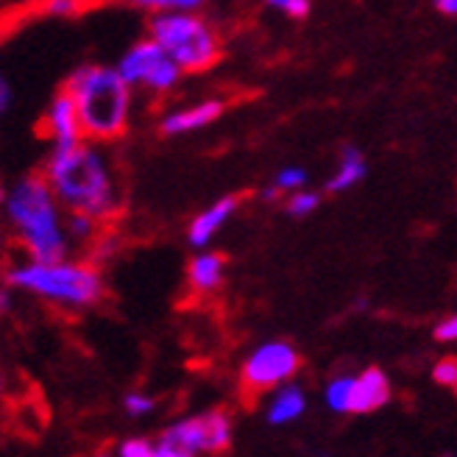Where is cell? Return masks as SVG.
Instances as JSON below:
<instances>
[{"instance_id": "obj_23", "label": "cell", "mask_w": 457, "mask_h": 457, "mask_svg": "<svg viewBox=\"0 0 457 457\" xmlns=\"http://www.w3.org/2000/svg\"><path fill=\"white\" fill-rule=\"evenodd\" d=\"M265 6L273 12H282L290 20H304L312 9L310 0H265Z\"/></svg>"}, {"instance_id": "obj_26", "label": "cell", "mask_w": 457, "mask_h": 457, "mask_svg": "<svg viewBox=\"0 0 457 457\" xmlns=\"http://www.w3.org/2000/svg\"><path fill=\"white\" fill-rule=\"evenodd\" d=\"M154 457H193V454H190V452H185V449H179V446H173V444L156 441Z\"/></svg>"}, {"instance_id": "obj_22", "label": "cell", "mask_w": 457, "mask_h": 457, "mask_svg": "<svg viewBox=\"0 0 457 457\" xmlns=\"http://www.w3.org/2000/svg\"><path fill=\"white\" fill-rule=\"evenodd\" d=\"M154 449L156 444L143 438V436H134V438H126L120 441L118 452H114V457H154Z\"/></svg>"}, {"instance_id": "obj_14", "label": "cell", "mask_w": 457, "mask_h": 457, "mask_svg": "<svg viewBox=\"0 0 457 457\" xmlns=\"http://www.w3.org/2000/svg\"><path fill=\"white\" fill-rule=\"evenodd\" d=\"M304 410H307V394L299 385L285 382L270 394L268 407H265V419L273 427H285V424L299 421L304 416Z\"/></svg>"}, {"instance_id": "obj_28", "label": "cell", "mask_w": 457, "mask_h": 457, "mask_svg": "<svg viewBox=\"0 0 457 457\" xmlns=\"http://www.w3.org/2000/svg\"><path fill=\"white\" fill-rule=\"evenodd\" d=\"M436 9L446 17H457V0H436Z\"/></svg>"}, {"instance_id": "obj_17", "label": "cell", "mask_w": 457, "mask_h": 457, "mask_svg": "<svg viewBox=\"0 0 457 457\" xmlns=\"http://www.w3.org/2000/svg\"><path fill=\"white\" fill-rule=\"evenodd\" d=\"M137 9L148 14H173V12H201L207 0H131Z\"/></svg>"}, {"instance_id": "obj_30", "label": "cell", "mask_w": 457, "mask_h": 457, "mask_svg": "<svg viewBox=\"0 0 457 457\" xmlns=\"http://www.w3.org/2000/svg\"><path fill=\"white\" fill-rule=\"evenodd\" d=\"M260 195H262V201H277L282 193H279L277 187H273V185H268V187H262V193H260Z\"/></svg>"}, {"instance_id": "obj_10", "label": "cell", "mask_w": 457, "mask_h": 457, "mask_svg": "<svg viewBox=\"0 0 457 457\" xmlns=\"http://www.w3.org/2000/svg\"><path fill=\"white\" fill-rule=\"evenodd\" d=\"M226 112V101L223 98H201L185 106H173L168 112L159 114V134L162 137H185L193 131H201L212 123H218Z\"/></svg>"}, {"instance_id": "obj_27", "label": "cell", "mask_w": 457, "mask_h": 457, "mask_svg": "<svg viewBox=\"0 0 457 457\" xmlns=\"http://www.w3.org/2000/svg\"><path fill=\"white\" fill-rule=\"evenodd\" d=\"M12 101H14L12 84L6 81V76H4V73H0V114H6V112H9Z\"/></svg>"}, {"instance_id": "obj_7", "label": "cell", "mask_w": 457, "mask_h": 457, "mask_svg": "<svg viewBox=\"0 0 457 457\" xmlns=\"http://www.w3.org/2000/svg\"><path fill=\"white\" fill-rule=\"evenodd\" d=\"M232 438H235V424L223 410H207V413L179 419L168 424L162 429V436H159V441L185 449L193 457L220 454L232 446Z\"/></svg>"}, {"instance_id": "obj_6", "label": "cell", "mask_w": 457, "mask_h": 457, "mask_svg": "<svg viewBox=\"0 0 457 457\" xmlns=\"http://www.w3.org/2000/svg\"><path fill=\"white\" fill-rule=\"evenodd\" d=\"M114 67H118L134 93H145L154 98L176 93L181 79H185L181 67L168 56L162 45L151 39L148 34L143 39L131 42L120 54V59L114 62Z\"/></svg>"}, {"instance_id": "obj_24", "label": "cell", "mask_w": 457, "mask_h": 457, "mask_svg": "<svg viewBox=\"0 0 457 457\" xmlns=\"http://www.w3.org/2000/svg\"><path fill=\"white\" fill-rule=\"evenodd\" d=\"M432 379L444 387H457V357H444L432 369Z\"/></svg>"}, {"instance_id": "obj_29", "label": "cell", "mask_w": 457, "mask_h": 457, "mask_svg": "<svg viewBox=\"0 0 457 457\" xmlns=\"http://www.w3.org/2000/svg\"><path fill=\"white\" fill-rule=\"evenodd\" d=\"M6 251H9V232H6L4 220H0V260L6 257Z\"/></svg>"}, {"instance_id": "obj_1", "label": "cell", "mask_w": 457, "mask_h": 457, "mask_svg": "<svg viewBox=\"0 0 457 457\" xmlns=\"http://www.w3.org/2000/svg\"><path fill=\"white\" fill-rule=\"evenodd\" d=\"M67 212H81L112 223L123 207L120 179L106 145L81 140L67 148H51L42 170Z\"/></svg>"}, {"instance_id": "obj_8", "label": "cell", "mask_w": 457, "mask_h": 457, "mask_svg": "<svg viewBox=\"0 0 457 457\" xmlns=\"http://www.w3.org/2000/svg\"><path fill=\"white\" fill-rule=\"evenodd\" d=\"M299 371V352L287 340H265L251 352L240 369V379L248 391H277Z\"/></svg>"}, {"instance_id": "obj_11", "label": "cell", "mask_w": 457, "mask_h": 457, "mask_svg": "<svg viewBox=\"0 0 457 457\" xmlns=\"http://www.w3.org/2000/svg\"><path fill=\"white\" fill-rule=\"evenodd\" d=\"M240 207V198L237 195H223L218 201H212L210 207H204L187 226V243L201 251V248H210V243L223 232V226L235 218Z\"/></svg>"}, {"instance_id": "obj_20", "label": "cell", "mask_w": 457, "mask_h": 457, "mask_svg": "<svg viewBox=\"0 0 457 457\" xmlns=\"http://www.w3.org/2000/svg\"><path fill=\"white\" fill-rule=\"evenodd\" d=\"M89 6V0H39V12L56 17V20H67V17H76Z\"/></svg>"}, {"instance_id": "obj_21", "label": "cell", "mask_w": 457, "mask_h": 457, "mask_svg": "<svg viewBox=\"0 0 457 457\" xmlns=\"http://www.w3.org/2000/svg\"><path fill=\"white\" fill-rule=\"evenodd\" d=\"M156 410V399L151 394H143V391H131L123 396V413L129 419H148Z\"/></svg>"}, {"instance_id": "obj_16", "label": "cell", "mask_w": 457, "mask_h": 457, "mask_svg": "<svg viewBox=\"0 0 457 457\" xmlns=\"http://www.w3.org/2000/svg\"><path fill=\"white\" fill-rule=\"evenodd\" d=\"M106 223L81 215V212H67V237H71L73 245H89L93 248L98 243V237L104 235Z\"/></svg>"}, {"instance_id": "obj_19", "label": "cell", "mask_w": 457, "mask_h": 457, "mask_svg": "<svg viewBox=\"0 0 457 457\" xmlns=\"http://www.w3.org/2000/svg\"><path fill=\"white\" fill-rule=\"evenodd\" d=\"M307 181H310V176H307L304 168L287 165V168H282L277 176H273L270 185L277 187L282 195H290V193H295V190H304V187H307Z\"/></svg>"}, {"instance_id": "obj_9", "label": "cell", "mask_w": 457, "mask_h": 457, "mask_svg": "<svg viewBox=\"0 0 457 457\" xmlns=\"http://www.w3.org/2000/svg\"><path fill=\"white\" fill-rule=\"evenodd\" d=\"M39 126H42V137L51 143V148H67V145H76L84 140L79 109H76L73 98L67 96L64 87L51 96L48 104H45Z\"/></svg>"}, {"instance_id": "obj_18", "label": "cell", "mask_w": 457, "mask_h": 457, "mask_svg": "<svg viewBox=\"0 0 457 457\" xmlns=\"http://www.w3.org/2000/svg\"><path fill=\"white\" fill-rule=\"evenodd\" d=\"M318 207H321V193H315V190H310V187L295 190V193H290V195L285 198V212H287L290 218H307V215H312Z\"/></svg>"}, {"instance_id": "obj_2", "label": "cell", "mask_w": 457, "mask_h": 457, "mask_svg": "<svg viewBox=\"0 0 457 457\" xmlns=\"http://www.w3.org/2000/svg\"><path fill=\"white\" fill-rule=\"evenodd\" d=\"M0 220L29 260L71 257L73 243L67 237V210L39 170L22 173L0 187Z\"/></svg>"}, {"instance_id": "obj_32", "label": "cell", "mask_w": 457, "mask_h": 457, "mask_svg": "<svg viewBox=\"0 0 457 457\" xmlns=\"http://www.w3.org/2000/svg\"><path fill=\"white\" fill-rule=\"evenodd\" d=\"M98 457H112V454H106V452H101V454H98Z\"/></svg>"}, {"instance_id": "obj_3", "label": "cell", "mask_w": 457, "mask_h": 457, "mask_svg": "<svg viewBox=\"0 0 457 457\" xmlns=\"http://www.w3.org/2000/svg\"><path fill=\"white\" fill-rule=\"evenodd\" d=\"M64 89L79 109L84 140L109 145L123 140L129 134L134 120L137 93L114 64H101V62L79 64L67 76Z\"/></svg>"}, {"instance_id": "obj_13", "label": "cell", "mask_w": 457, "mask_h": 457, "mask_svg": "<svg viewBox=\"0 0 457 457\" xmlns=\"http://www.w3.org/2000/svg\"><path fill=\"white\" fill-rule=\"evenodd\" d=\"M226 279V260L223 254L212 248H201L195 251V257L187 262V285L198 295H210L215 293Z\"/></svg>"}, {"instance_id": "obj_4", "label": "cell", "mask_w": 457, "mask_h": 457, "mask_svg": "<svg viewBox=\"0 0 457 457\" xmlns=\"http://www.w3.org/2000/svg\"><path fill=\"white\" fill-rule=\"evenodd\" d=\"M4 282L62 310H93L104 302L106 282L93 260H22L6 268Z\"/></svg>"}, {"instance_id": "obj_5", "label": "cell", "mask_w": 457, "mask_h": 457, "mask_svg": "<svg viewBox=\"0 0 457 457\" xmlns=\"http://www.w3.org/2000/svg\"><path fill=\"white\" fill-rule=\"evenodd\" d=\"M148 37L156 39L185 76L212 71L223 56V42L201 12L148 14Z\"/></svg>"}, {"instance_id": "obj_25", "label": "cell", "mask_w": 457, "mask_h": 457, "mask_svg": "<svg viewBox=\"0 0 457 457\" xmlns=\"http://www.w3.org/2000/svg\"><path fill=\"white\" fill-rule=\"evenodd\" d=\"M436 337L441 343H457V315H446L436 324Z\"/></svg>"}, {"instance_id": "obj_12", "label": "cell", "mask_w": 457, "mask_h": 457, "mask_svg": "<svg viewBox=\"0 0 457 457\" xmlns=\"http://www.w3.org/2000/svg\"><path fill=\"white\" fill-rule=\"evenodd\" d=\"M391 399V379L379 369H365L362 374L352 377V394H349V413L365 416L385 407Z\"/></svg>"}, {"instance_id": "obj_15", "label": "cell", "mask_w": 457, "mask_h": 457, "mask_svg": "<svg viewBox=\"0 0 457 457\" xmlns=\"http://www.w3.org/2000/svg\"><path fill=\"white\" fill-rule=\"evenodd\" d=\"M369 173V162H365V154L357 145H343L340 148V159L337 168L327 181V193H346L352 187H357L360 181Z\"/></svg>"}, {"instance_id": "obj_31", "label": "cell", "mask_w": 457, "mask_h": 457, "mask_svg": "<svg viewBox=\"0 0 457 457\" xmlns=\"http://www.w3.org/2000/svg\"><path fill=\"white\" fill-rule=\"evenodd\" d=\"M0 391H4V377H0Z\"/></svg>"}]
</instances>
